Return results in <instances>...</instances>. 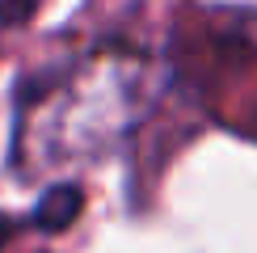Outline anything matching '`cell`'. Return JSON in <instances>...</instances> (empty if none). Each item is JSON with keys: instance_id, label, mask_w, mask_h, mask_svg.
Listing matches in <instances>:
<instances>
[{"instance_id": "obj_3", "label": "cell", "mask_w": 257, "mask_h": 253, "mask_svg": "<svg viewBox=\"0 0 257 253\" xmlns=\"http://www.w3.org/2000/svg\"><path fill=\"white\" fill-rule=\"evenodd\" d=\"M34 0H0V21H26Z\"/></svg>"}, {"instance_id": "obj_2", "label": "cell", "mask_w": 257, "mask_h": 253, "mask_svg": "<svg viewBox=\"0 0 257 253\" xmlns=\"http://www.w3.org/2000/svg\"><path fill=\"white\" fill-rule=\"evenodd\" d=\"M76 211H80V190L76 186H51L34 215H38V228L55 232V228H68Z\"/></svg>"}, {"instance_id": "obj_1", "label": "cell", "mask_w": 257, "mask_h": 253, "mask_svg": "<svg viewBox=\"0 0 257 253\" xmlns=\"http://www.w3.org/2000/svg\"><path fill=\"white\" fill-rule=\"evenodd\" d=\"M152 63L139 51L84 55L21 105L17 165L30 173H47L97 161L135 131V122L152 105Z\"/></svg>"}]
</instances>
